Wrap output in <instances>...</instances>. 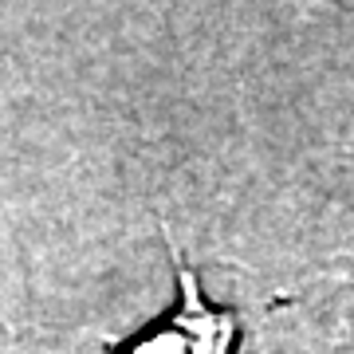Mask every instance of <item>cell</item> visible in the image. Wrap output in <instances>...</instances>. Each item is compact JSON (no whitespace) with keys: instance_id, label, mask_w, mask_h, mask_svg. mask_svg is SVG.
Masks as SVG:
<instances>
[{"instance_id":"cell-1","label":"cell","mask_w":354,"mask_h":354,"mask_svg":"<svg viewBox=\"0 0 354 354\" xmlns=\"http://www.w3.org/2000/svg\"><path fill=\"white\" fill-rule=\"evenodd\" d=\"M174 252L177 268V304L169 315H162L153 327H146L142 335H134L130 342H122L111 354H228L232 339H236V319L225 307L205 304L197 276H193L185 260Z\"/></svg>"}]
</instances>
